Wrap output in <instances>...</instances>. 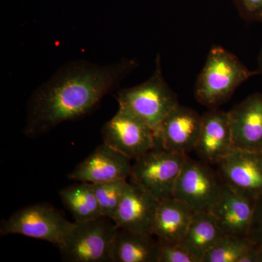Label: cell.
<instances>
[{"label":"cell","mask_w":262,"mask_h":262,"mask_svg":"<svg viewBox=\"0 0 262 262\" xmlns=\"http://www.w3.org/2000/svg\"><path fill=\"white\" fill-rule=\"evenodd\" d=\"M137 67L131 58L107 65L82 60L63 66L33 93L24 133L36 137L89 115Z\"/></svg>","instance_id":"obj_1"},{"label":"cell","mask_w":262,"mask_h":262,"mask_svg":"<svg viewBox=\"0 0 262 262\" xmlns=\"http://www.w3.org/2000/svg\"><path fill=\"white\" fill-rule=\"evenodd\" d=\"M255 75H259L257 70H250L228 50L213 46L196 79L194 96L208 110L218 108L232 98L241 84Z\"/></svg>","instance_id":"obj_2"},{"label":"cell","mask_w":262,"mask_h":262,"mask_svg":"<svg viewBox=\"0 0 262 262\" xmlns=\"http://www.w3.org/2000/svg\"><path fill=\"white\" fill-rule=\"evenodd\" d=\"M119 108L139 117L158 134L164 119L177 105V95L167 83L162 70L161 57L158 54L152 75L145 82L117 91Z\"/></svg>","instance_id":"obj_3"},{"label":"cell","mask_w":262,"mask_h":262,"mask_svg":"<svg viewBox=\"0 0 262 262\" xmlns=\"http://www.w3.org/2000/svg\"><path fill=\"white\" fill-rule=\"evenodd\" d=\"M117 229L114 221L106 216L74 222L58 246L62 258L69 262H110V249Z\"/></svg>","instance_id":"obj_4"},{"label":"cell","mask_w":262,"mask_h":262,"mask_svg":"<svg viewBox=\"0 0 262 262\" xmlns=\"http://www.w3.org/2000/svg\"><path fill=\"white\" fill-rule=\"evenodd\" d=\"M187 156L156 146L134 160L129 182L144 188L160 201L173 198L176 184Z\"/></svg>","instance_id":"obj_5"},{"label":"cell","mask_w":262,"mask_h":262,"mask_svg":"<svg viewBox=\"0 0 262 262\" xmlns=\"http://www.w3.org/2000/svg\"><path fill=\"white\" fill-rule=\"evenodd\" d=\"M73 223L49 203H37L15 212L0 225V235L20 234L59 246Z\"/></svg>","instance_id":"obj_6"},{"label":"cell","mask_w":262,"mask_h":262,"mask_svg":"<svg viewBox=\"0 0 262 262\" xmlns=\"http://www.w3.org/2000/svg\"><path fill=\"white\" fill-rule=\"evenodd\" d=\"M210 165L187 156L177 179L173 198L187 203L194 211H209L225 185L218 170Z\"/></svg>","instance_id":"obj_7"},{"label":"cell","mask_w":262,"mask_h":262,"mask_svg":"<svg viewBox=\"0 0 262 262\" xmlns=\"http://www.w3.org/2000/svg\"><path fill=\"white\" fill-rule=\"evenodd\" d=\"M101 133L103 143L131 160L138 159L157 146L156 134L153 129L121 108L104 124Z\"/></svg>","instance_id":"obj_8"},{"label":"cell","mask_w":262,"mask_h":262,"mask_svg":"<svg viewBox=\"0 0 262 262\" xmlns=\"http://www.w3.org/2000/svg\"><path fill=\"white\" fill-rule=\"evenodd\" d=\"M226 185L257 201L262 196V152L234 149L217 164Z\"/></svg>","instance_id":"obj_9"},{"label":"cell","mask_w":262,"mask_h":262,"mask_svg":"<svg viewBox=\"0 0 262 262\" xmlns=\"http://www.w3.org/2000/svg\"><path fill=\"white\" fill-rule=\"evenodd\" d=\"M201 122V115L179 103L160 125L156 136L157 146L172 152L187 155L195 149Z\"/></svg>","instance_id":"obj_10"},{"label":"cell","mask_w":262,"mask_h":262,"mask_svg":"<svg viewBox=\"0 0 262 262\" xmlns=\"http://www.w3.org/2000/svg\"><path fill=\"white\" fill-rule=\"evenodd\" d=\"M131 160L103 143L81 162L69 175V179L96 184L130 177Z\"/></svg>","instance_id":"obj_11"},{"label":"cell","mask_w":262,"mask_h":262,"mask_svg":"<svg viewBox=\"0 0 262 262\" xmlns=\"http://www.w3.org/2000/svg\"><path fill=\"white\" fill-rule=\"evenodd\" d=\"M234 149L228 113L218 108L203 114L194 149L200 160L211 165H217Z\"/></svg>","instance_id":"obj_12"},{"label":"cell","mask_w":262,"mask_h":262,"mask_svg":"<svg viewBox=\"0 0 262 262\" xmlns=\"http://www.w3.org/2000/svg\"><path fill=\"white\" fill-rule=\"evenodd\" d=\"M227 113L234 149L262 152V94L250 95Z\"/></svg>","instance_id":"obj_13"},{"label":"cell","mask_w":262,"mask_h":262,"mask_svg":"<svg viewBox=\"0 0 262 262\" xmlns=\"http://www.w3.org/2000/svg\"><path fill=\"white\" fill-rule=\"evenodd\" d=\"M160 200L138 184L128 182L113 221L118 228L151 234Z\"/></svg>","instance_id":"obj_14"},{"label":"cell","mask_w":262,"mask_h":262,"mask_svg":"<svg viewBox=\"0 0 262 262\" xmlns=\"http://www.w3.org/2000/svg\"><path fill=\"white\" fill-rule=\"evenodd\" d=\"M256 201L241 195L224 185L209 210L224 235L247 237Z\"/></svg>","instance_id":"obj_15"},{"label":"cell","mask_w":262,"mask_h":262,"mask_svg":"<svg viewBox=\"0 0 262 262\" xmlns=\"http://www.w3.org/2000/svg\"><path fill=\"white\" fill-rule=\"evenodd\" d=\"M194 212L187 203L175 198L160 201L151 234L160 244L182 242Z\"/></svg>","instance_id":"obj_16"},{"label":"cell","mask_w":262,"mask_h":262,"mask_svg":"<svg viewBox=\"0 0 262 262\" xmlns=\"http://www.w3.org/2000/svg\"><path fill=\"white\" fill-rule=\"evenodd\" d=\"M160 244L152 234L118 228L110 249V262H159Z\"/></svg>","instance_id":"obj_17"},{"label":"cell","mask_w":262,"mask_h":262,"mask_svg":"<svg viewBox=\"0 0 262 262\" xmlns=\"http://www.w3.org/2000/svg\"><path fill=\"white\" fill-rule=\"evenodd\" d=\"M223 236V232L209 211H195L182 242L200 262H203L206 253Z\"/></svg>","instance_id":"obj_18"},{"label":"cell","mask_w":262,"mask_h":262,"mask_svg":"<svg viewBox=\"0 0 262 262\" xmlns=\"http://www.w3.org/2000/svg\"><path fill=\"white\" fill-rule=\"evenodd\" d=\"M60 198L76 222L94 220L103 216L95 193L94 184L80 182L63 188Z\"/></svg>","instance_id":"obj_19"},{"label":"cell","mask_w":262,"mask_h":262,"mask_svg":"<svg viewBox=\"0 0 262 262\" xmlns=\"http://www.w3.org/2000/svg\"><path fill=\"white\" fill-rule=\"evenodd\" d=\"M255 246L248 237L224 235L203 258V262H238Z\"/></svg>","instance_id":"obj_20"},{"label":"cell","mask_w":262,"mask_h":262,"mask_svg":"<svg viewBox=\"0 0 262 262\" xmlns=\"http://www.w3.org/2000/svg\"><path fill=\"white\" fill-rule=\"evenodd\" d=\"M127 184V180L94 184L95 193L103 216L113 220Z\"/></svg>","instance_id":"obj_21"},{"label":"cell","mask_w":262,"mask_h":262,"mask_svg":"<svg viewBox=\"0 0 262 262\" xmlns=\"http://www.w3.org/2000/svg\"><path fill=\"white\" fill-rule=\"evenodd\" d=\"M160 244L159 262H200L183 242Z\"/></svg>","instance_id":"obj_22"},{"label":"cell","mask_w":262,"mask_h":262,"mask_svg":"<svg viewBox=\"0 0 262 262\" xmlns=\"http://www.w3.org/2000/svg\"><path fill=\"white\" fill-rule=\"evenodd\" d=\"M241 18L248 22L262 23V0H233Z\"/></svg>","instance_id":"obj_23"},{"label":"cell","mask_w":262,"mask_h":262,"mask_svg":"<svg viewBox=\"0 0 262 262\" xmlns=\"http://www.w3.org/2000/svg\"><path fill=\"white\" fill-rule=\"evenodd\" d=\"M247 237L256 246L262 248V196L256 201Z\"/></svg>","instance_id":"obj_24"},{"label":"cell","mask_w":262,"mask_h":262,"mask_svg":"<svg viewBox=\"0 0 262 262\" xmlns=\"http://www.w3.org/2000/svg\"><path fill=\"white\" fill-rule=\"evenodd\" d=\"M258 74L262 77V47L260 49L258 56Z\"/></svg>","instance_id":"obj_25"},{"label":"cell","mask_w":262,"mask_h":262,"mask_svg":"<svg viewBox=\"0 0 262 262\" xmlns=\"http://www.w3.org/2000/svg\"><path fill=\"white\" fill-rule=\"evenodd\" d=\"M257 262H262V248H258Z\"/></svg>","instance_id":"obj_26"}]
</instances>
